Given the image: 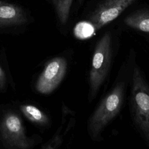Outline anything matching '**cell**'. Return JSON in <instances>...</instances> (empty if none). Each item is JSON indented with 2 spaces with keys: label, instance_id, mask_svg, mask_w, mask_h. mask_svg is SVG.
I'll return each mask as SVG.
<instances>
[{
  "label": "cell",
  "instance_id": "6da1fadb",
  "mask_svg": "<svg viewBox=\"0 0 149 149\" xmlns=\"http://www.w3.org/2000/svg\"><path fill=\"white\" fill-rule=\"evenodd\" d=\"M122 66L111 90L101 99L87 120V130L93 141L103 140V132L116 118L123 105L133 59Z\"/></svg>",
  "mask_w": 149,
  "mask_h": 149
},
{
  "label": "cell",
  "instance_id": "7a4b0ae2",
  "mask_svg": "<svg viewBox=\"0 0 149 149\" xmlns=\"http://www.w3.org/2000/svg\"><path fill=\"white\" fill-rule=\"evenodd\" d=\"M129 104L133 125L149 146V81L133 61L130 77Z\"/></svg>",
  "mask_w": 149,
  "mask_h": 149
},
{
  "label": "cell",
  "instance_id": "3957f363",
  "mask_svg": "<svg viewBox=\"0 0 149 149\" xmlns=\"http://www.w3.org/2000/svg\"><path fill=\"white\" fill-rule=\"evenodd\" d=\"M115 42L112 33L107 31L95 45L88 74L89 102L96 98L109 75L114 55Z\"/></svg>",
  "mask_w": 149,
  "mask_h": 149
},
{
  "label": "cell",
  "instance_id": "277c9868",
  "mask_svg": "<svg viewBox=\"0 0 149 149\" xmlns=\"http://www.w3.org/2000/svg\"><path fill=\"white\" fill-rule=\"evenodd\" d=\"M0 131L3 143L8 147L27 148L31 145L26 136L20 118L15 113L8 112L3 116Z\"/></svg>",
  "mask_w": 149,
  "mask_h": 149
},
{
  "label": "cell",
  "instance_id": "5b68a950",
  "mask_svg": "<svg viewBox=\"0 0 149 149\" xmlns=\"http://www.w3.org/2000/svg\"><path fill=\"white\" fill-rule=\"evenodd\" d=\"M68 61L59 56L50 60L38 79L36 90L43 94L52 92L61 83L68 70Z\"/></svg>",
  "mask_w": 149,
  "mask_h": 149
},
{
  "label": "cell",
  "instance_id": "8992f818",
  "mask_svg": "<svg viewBox=\"0 0 149 149\" xmlns=\"http://www.w3.org/2000/svg\"><path fill=\"white\" fill-rule=\"evenodd\" d=\"M135 0H105L90 15L88 23L96 31L116 19Z\"/></svg>",
  "mask_w": 149,
  "mask_h": 149
},
{
  "label": "cell",
  "instance_id": "52a82bcc",
  "mask_svg": "<svg viewBox=\"0 0 149 149\" xmlns=\"http://www.w3.org/2000/svg\"><path fill=\"white\" fill-rule=\"evenodd\" d=\"M26 22V16L20 6L0 1V27L19 26Z\"/></svg>",
  "mask_w": 149,
  "mask_h": 149
},
{
  "label": "cell",
  "instance_id": "ba28073f",
  "mask_svg": "<svg viewBox=\"0 0 149 149\" xmlns=\"http://www.w3.org/2000/svg\"><path fill=\"white\" fill-rule=\"evenodd\" d=\"M124 23L128 27L149 34V10H139L127 16Z\"/></svg>",
  "mask_w": 149,
  "mask_h": 149
},
{
  "label": "cell",
  "instance_id": "9c48e42d",
  "mask_svg": "<svg viewBox=\"0 0 149 149\" xmlns=\"http://www.w3.org/2000/svg\"><path fill=\"white\" fill-rule=\"evenodd\" d=\"M20 109L24 115L33 123L40 125L48 124V116L37 107L32 105H23Z\"/></svg>",
  "mask_w": 149,
  "mask_h": 149
},
{
  "label": "cell",
  "instance_id": "30bf717a",
  "mask_svg": "<svg viewBox=\"0 0 149 149\" xmlns=\"http://www.w3.org/2000/svg\"><path fill=\"white\" fill-rule=\"evenodd\" d=\"M56 10L60 23L62 25L66 24L70 13L73 0H51Z\"/></svg>",
  "mask_w": 149,
  "mask_h": 149
},
{
  "label": "cell",
  "instance_id": "8fae6325",
  "mask_svg": "<svg viewBox=\"0 0 149 149\" xmlns=\"http://www.w3.org/2000/svg\"><path fill=\"white\" fill-rule=\"evenodd\" d=\"M6 83V79L5 74L0 66V88H3L5 87Z\"/></svg>",
  "mask_w": 149,
  "mask_h": 149
}]
</instances>
